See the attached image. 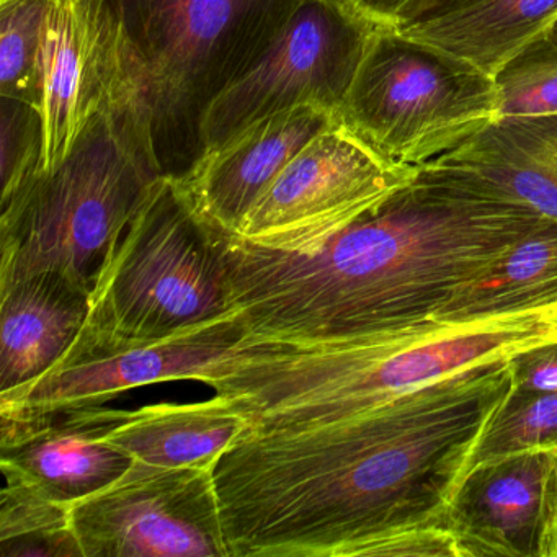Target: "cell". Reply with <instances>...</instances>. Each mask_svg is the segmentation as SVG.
I'll return each instance as SVG.
<instances>
[{
	"label": "cell",
	"mask_w": 557,
	"mask_h": 557,
	"mask_svg": "<svg viewBox=\"0 0 557 557\" xmlns=\"http://www.w3.org/2000/svg\"><path fill=\"white\" fill-rule=\"evenodd\" d=\"M164 177L148 128L113 89L67 158L0 213V285L60 272L92 295L120 237Z\"/></svg>",
	"instance_id": "5"
},
{
	"label": "cell",
	"mask_w": 557,
	"mask_h": 557,
	"mask_svg": "<svg viewBox=\"0 0 557 557\" xmlns=\"http://www.w3.org/2000/svg\"><path fill=\"white\" fill-rule=\"evenodd\" d=\"M481 0H410L409 5L400 14L397 28L412 27L423 22L435 21L451 12L461 11Z\"/></svg>",
	"instance_id": "27"
},
{
	"label": "cell",
	"mask_w": 557,
	"mask_h": 557,
	"mask_svg": "<svg viewBox=\"0 0 557 557\" xmlns=\"http://www.w3.org/2000/svg\"><path fill=\"white\" fill-rule=\"evenodd\" d=\"M546 309L469 321L425 319L311 344L240 342L205 384L252 430L319 425L554 341Z\"/></svg>",
	"instance_id": "3"
},
{
	"label": "cell",
	"mask_w": 557,
	"mask_h": 557,
	"mask_svg": "<svg viewBox=\"0 0 557 557\" xmlns=\"http://www.w3.org/2000/svg\"><path fill=\"white\" fill-rule=\"evenodd\" d=\"M116 35L115 89L151 136L162 174L205 154L214 100L285 30L306 0H106Z\"/></svg>",
	"instance_id": "4"
},
{
	"label": "cell",
	"mask_w": 557,
	"mask_h": 557,
	"mask_svg": "<svg viewBox=\"0 0 557 557\" xmlns=\"http://www.w3.org/2000/svg\"><path fill=\"white\" fill-rule=\"evenodd\" d=\"M508 361L513 389L557 393V341L524 348Z\"/></svg>",
	"instance_id": "26"
},
{
	"label": "cell",
	"mask_w": 557,
	"mask_h": 557,
	"mask_svg": "<svg viewBox=\"0 0 557 557\" xmlns=\"http://www.w3.org/2000/svg\"><path fill=\"white\" fill-rule=\"evenodd\" d=\"M0 99V172L5 203L41 171L45 132L37 107L11 97Z\"/></svg>",
	"instance_id": "25"
},
{
	"label": "cell",
	"mask_w": 557,
	"mask_h": 557,
	"mask_svg": "<svg viewBox=\"0 0 557 557\" xmlns=\"http://www.w3.org/2000/svg\"><path fill=\"white\" fill-rule=\"evenodd\" d=\"M546 218L417 171L319 252L221 233L243 342L311 344L435 318Z\"/></svg>",
	"instance_id": "2"
},
{
	"label": "cell",
	"mask_w": 557,
	"mask_h": 557,
	"mask_svg": "<svg viewBox=\"0 0 557 557\" xmlns=\"http://www.w3.org/2000/svg\"><path fill=\"white\" fill-rule=\"evenodd\" d=\"M83 557H231L213 468H132L71 507Z\"/></svg>",
	"instance_id": "10"
},
{
	"label": "cell",
	"mask_w": 557,
	"mask_h": 557,
	"mask_svg": "<svg viewBox=\"0 0 557 557\" xmlns=\"http://www.w3.org/2000/svg\"><path fill=\"white\" fill-rule=\"evenodd\" d=\"M2 474L0 556L83 557L71 528V507L51 500L12 472Z\"/></svg>",
	"instance_id": "21"
},
{
	"label": "cell",
	"mask_w": 557,
	"mask_h": 557,
	"mask_svg": "<svg viewBox=\"0 0 557 557\" xmlns=\"http://www.w3.org/2000/svg\"><path fill=\"white\" fill-rule=\"evenodd\" d=\"M341 122L331 110L299 106L253 122L205 152L178 178L198 213L221 233L234 234L260 195L325 129Z\"/></svg>",
	"instance_id": "15"
},
{
	"label": "cell",
	"mask_w": 557,
	"mask_h": 557,
	"mask_svg": "<svg viewBox=\"0 0 557 557\" xmlns=\"http://www.w3.org/2000/svg\"><path fill=\"white\" fill-rule=\"evenodd\" d=\"M355 14L376 27L397 28L400 14L410 0H342Z\"/></svg>",
	"instance_id": "28"
},
{
	"label": "cell",
	"mask_w": 557,
	"mask_h": 557,
	"mask_svg": "<svg viewBox=\"0 0 557 557\" xmlns=\"http://www.w3.org/2000/svg\"><path fill=\"white\" fill-rule=\"evenodd\" d=\"M497 115L494 77L397 28L377 27L341 122L386 161L417 169Z\"/></svg>",
	"instance_id": "7"
},
{
	"label": "cell",
	"mask_w": 557,
	"mask_h": 557,
	"mask_svg": "<svg viewBox=\"0 0 557 557\" xmlns=\"http://www.w3.org/2000/svg\"><path fill=\"white\" fill-rule=\"evenodd\" d=\"M234 311L221 231L198 213L178 178L164 175L100 273L79 335L159 341Z\"/></svg>",
	"instance_id": "6"
},
{
	"label": "cell",
	"mask_w": 557,
	"mask_h": 557,
	"mask_svg": "<svg viewBox=\"0 0 557 557\" xmlns=\"http://www.w3.org/2000/svg\"><path fill=\"white\" fill-rule=\"evenodd\" d=\"M126 410L106 406L0 412V471L73 507L119 481L135 459L107 440Z\"/></svg>",
	"instance_id": "14"
},
{
	"label": "cell",
	"mask_w": 557,
	"mask_h": 557,
	"mask_svg": "<svg viewBox=\"0 0 557 557\" xmlns=\"http://www.w3.org/2000/svg\"><path fill=\"white\" fill-rule=\"evenodd\" d=\"M416 175L417 169L386 161L335 123L286 165L233 237L260 249L311 256Z\"/></svg>",
	"instance_id": "8"
},
{
	"label": "cell",
	"mask_w": 557,
	"mask_h": 557,
	"mask_svg": "<svg viewBox=\"0 0 557 557\" xmlns=\"http://www.w3.org/2000/svg\"><path fill=\"white\" fill-rule=\"evenodd\" d=\"M249 429L246 417L214 394L205 403L152 404L126 410L107 432V440L145 465L213 468Z\"/></svg>",
	"instance_id": "18"
},
{
	"label": "cell",
	"mask_w": 557,
	"mask_h": 557,
	"mask_svg": "<svg viewBox=\"0 0 557 557\" xmlns=\"http://www.w3.org/2000/svg\"><path fill=\"white\" fill-rule=\"evenodd\" d=\"M376 28L342 0H306L267 53L208 110L205 152L293 107L319 106L341 119Z\"/></svg>",
	"instance_id": "9"
},
{
	"label": "cell",
	"mask_w": 557,
	"mask_h": 557,
	"mask_svg": "<svg viewBox=\"0 0 557 557\" xmlns=\"http://www.w3.org/2000/svg\"><path fill=\"white\" fill-rule=\"evenodd\" d=\"M547 557H557V515L550 531L549 544H547Z\"/></svg>",
	"instance_id": "30"
},
{
	"label": "cell",
	"mask_w": 557,
	"mask_h": 557,
	"mask_svg": "<svg viewBox=\"0 0 557 557\" xmlns=\"http://www.w3.org/2000/svg\"><path fill=\"white\" fill-rule=\"evenodd\" d=\"M246 334L239 311H234L159 341L110 344L79 335L47 373L0 394V412L106 406L133 387L177 380L205 383Z\"/></svg>",
	"instance_id": "11"
},
{
	"label": "cell",
	"mask_w": 557,
	"mask_h": 557,
	"mask_svg": "<svg viewBox=\"0 0 557 557\" xmlns=\"http://www.w3.org/2000/svg\"><path fill=\"white\" fill-rule=\"evenodd\" d=\"M417 171L557 221V113L497 116Z\"/></svg>",
	"instance_id": "16"
},
{
	"label": "cell",
	"mask_w": 557,
	"mask_h": 557,
	"mask_svg": "<svg viewBox=\"0 0 557 557\" xmlns=\"http://www.w3.org/2000/svg\"><path fill=\"white\" fill-rule=\"evenodd\" d=\"M510 358L302 429L247 430L213 465L231 557H451L448 513L511 391Z\"/></svg>",
	"instance_id": "1"
},
{
	"label": "cell",
	"mask_w": 557,
	"mask_h": 557,
	"mask_svg": "<svg viewBox=\"0 0 557 557\" xmlns=\"http://www.w3.org/2000/svg\"><path fill=\"white\" fill-rule=\"evenodd\" d=\"M60 0H0V97L40 106L38 70L51 12Z\"/></svg>",
	"instance_id": "22"
},
{
	"label": "cell",
	"mask_w": 557,
	"mask_h": 557,
	"mask_svg": "<svg viewBox=\"0 0 557 557\" xmlns=\"http://www.w3.org/2000/svg\"><path fill=\"white\" fill-rule=\"evenodd\" d=\"M556 515L557 448H540L469 469L448 524L459 557H547Z\"/></svg>",
	"instance_id": "12"
},
{
	"label": "cell",
	"mask_w": 557,
	"mask_h": 557,
	"mask_svg": "<svg viewBox=\"0 0 557 557\" xmlns=\"http://www.w3.org/2000/svg\"><path fill=\"white\" fill-rule=\"evenodd\" d=\"M556 21L557 0H481L397 30L456 54L494 77L527 45L547 35Z\"/></svg>",
	"instance_id": "19"
},
{
	"label": "cell",
	"mask_w": 557,
	"mask_h": 557,
	"mask_svg": "<svg viewBox=\"0 0 557 557\" xmlns=\"http://www.w3.org/2000/svg\"><path fill=\"white\" fill-rule=\"evenodd\" d=\"M90 293L60 272L0 285V394L37 380L79 337Z\"/></svg>",
	"instance_id": "17"
},
{
	"label": "cell",
	"mask_w": 557,
	"mask_h": 557,
	"mask_svg": "<svg viewBox=\"0 0 557 557\" xmlns=\"http://www.w3.org/2000/svg\"><path fill=\"white\" fill-rule=\"evenodd\" d=\"M557 448V393H530L511 386L472 453L468 469L531 449Z\"/></svg>",
	"instance_id": "23"
},
{
	"label": "cell",
	"mask_w": 557,
	"mask_h": 557,
	"mask_svg": "<svg viewBox=\"0 0 557 557\" xmlns=\"http://www.w3.org/2000/svg\"><path fill=\"white\" fill-rule=\"evenodd\" d=\"M115 79L116 35L106 0H60L48 21L38 70L41 172L54 171L67 158L112 97Z\"/></svg>",
	"instance_id": "13"
},
{
	"label": "cell",
	"mask_w": 557,
	"mask_h": 557,
	"mask_svg": "<svg viewBox=\"0 0 557 557\" xmlns=\"http://www.w3.org/2000/svg\"><path fill=\"white\" fill-rule=\"evenodd\" d=\"M498 115H556L557 44L547 35L527 45L494 76Z\"/></svg>",
	"instance_id": "24"
},
{
	"label": "cell",
	"mask_w": 557,
	"mask_h": 557,
	"mask_svg": "<svg viewBox=\"0 0 557 557\" xmlns=\"http://www.w3.org/2000/svg\"><path fill=\"white\" fill-rule=\"evenodd\" d=\"M544 321L553 329L554 341H557V302L544 312Z\"/></svg>",
	"instance_id": "29"
},
{
	"label": "cell",
	"mask_w": 557,
	"mask_h": 557,
	"mask_svg": "<svg viewBox=\"0 0 557 557\" xmlns=\"http://www.w3.org/2000/svg\"><path fill=\"white\" fill-rule=\"evenodd\" d=\"M557 302V221L518 240L487 273L459 288L435 318L469 321L546 309Z\"/></svg>",
	"instance_id": "20"
},
{
	"label": "cell",
	"mask_w": 557,
	"mask_h": 557,
	"mask_svg": "<svg viewBox=\"0 0 557 557\" xmlns=\"http://www.w3.org/2000/svg\"><path fill=\"white\" fill-rule=\"evenodd\" d=\"M547 37H549L554 44H557V21L554 22L553 27H550L549 32H547Z\"/></svg>",
	"instance_id": "31"
}]
</instances>
